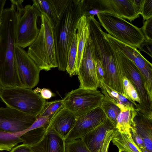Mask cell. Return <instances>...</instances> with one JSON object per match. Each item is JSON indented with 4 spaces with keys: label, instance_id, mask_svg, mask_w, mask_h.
Masks as SVG:
<instances>
[{
    "label": "cell",
    "instance_id": "1",
    "mask_svg": "<svg viewBox=\"0 0 152 152\" xmlns=\"http://www.w3.org/2000/svg\"><path fill=\"white\" fill-rule=\"evenodd\" d=\"M16 6L4 8L0 26V83L2 88L22 87L15 64Z\"/></svg>",
    "mask_w": 152,
    "mask_h": 152
},
{
    "label": "cell",
    "instance_id": "2",
    "mask_svg": "<svg viewBox=\"0 0 152 152\" xmlns=\"http://www.w3.org/2000/svg\"><path fill=\"white\" fill-rule=\"evenodd\" d=\"M83 15L81 0H69L54 27L56 56L59 70L66 71L69 50L76 32L78 21Z\"/></svg>",
    "mask_w": 152,
    "mask_h": 152
},
{
    "label": "cell",
    "instance_id": "3",
    "mask_svg": "<svg viewBox=\"0 0 152 152\" xmlns=\"http://www.w3.org/2000/svg\"><path fill=\"white\" fill-rule=\"evenodd\" d=\"M40 31L27 53L40 70L48 71L57 67L54 37V26L48 16L41 13Z\"/></svg>",
    "mask_w": 152,
    "mask_h": 152
},
{
    "label": "cell",
    "instance_id": "4",
    "mask_svg": "<svg viewBox=\"0 0 152 152\" xmlns=\"http://www.w3.org/2000/svg\"><path fill=\"white\" fill-rule=\"evenodd\" d=\"M112 49L121 77L125 76L129 80L140 99L141 104L137 111L147 118L152 119V94L149 92L140 72L123 53Z\"/></svg>",
    "mask_w": 152,
    "mask_h": 152
},
{
    "label": "cell",
    "instance_id": "5",
    "mask_svg": "<svg viewBox=\"0 0 152 152\" xmlns=\"http://www.w3.org/2000/svg\"><path fill=\"white\" fill-rule=\"evenodd\" d=\"M96 15L100 25L108 34L119 41L139 49L145 39L140 28L124 18L107 12Z\"/></svg>",
    "mask_w": 152,
    "mask_h": 152
},
{
    "label": "cell",
    "instance_id": "6",
    "mask_svg": "<svg viewBox=\"0 0 152 152\" xmlns=\"http://www.w3.org/2000/svg\"><path fill=\"white\" fill-rule=\"evenodd\" d=\"M0 98L7 107L36 116L41 113L46 102L31 89L19 87L2 88Z\"/></svg>",
    "mask_w": 152,
    "mask_h": 152
},
{
    "label": "cell",
    "instance_id": "7",
    "mask_svg": "<svg viewBox=\"0 0 152 152\" xmlns=\"http://www.w3.org/2000/svg\"><path fill=\"white\" fill-rule=\"evenodd\" d=\"M16 7L15 45L24 49L30 46L37 37L40 31L37 22L41 14L33 5L27 4L24 7L22 5Z\"/></svg>",
    "mask_w": 152,
    "mask_h": 152
},
{
    "label": "cell",
    "instance_id": "8",
    "mask_svg": "<svg viewBox=\"0 0 152 152\" xmlns=\"http://www.w3.org/2000/svg\"><path fill=\"white\" fill-rule=\"evenodd\" d=\"M104 97L97 89L79 87L69 92L63 100L64 107L77 117L100 107Z\"/></svg>",
    "mask_w": 152,
    "mask_h": 152
},
{
    "label": "cell",
    "instance_id": "9",
    "mask_svg": "<svg viewBox=\"0 0 152 152\" xmlns=\"http://www.w3.org/2000/svg\"><path fill=\"white\" fill-rule=\"evenodd\" d=\"M15 64L17 73L23 87L34 88L39 80L40 70L23 49L15 46Z\"/></svg>",
    "mask_w": 152,
    "mask_h": 152
},
{
    "label": "cell",
    "instance_id": "10",
    "mask_svg": "<svg viewBox=\"0 0 152 152\" xmlns=\"http://www.w3.org/2000/svg\"><path fill=\"white\" fill-rule=\"evenodd\" d=\"M104 36L111 47L123 53L137 66L146 81L148 90L152 94V64L137 48L116 39L105 32Z\"/></svg>",
    "mask_w": 152,
    "mask_h": 152
},
{
    "label": "cell",
    "instance_id": "11",
    "mask_svg": "<svg viewBox=\"0 0 152 152\" xmlns=\"http://www.w3.org/2000/svg\"><path fill=\"white\" fill-rule=\"evenodd\" d=\"M37 116L7 107H0V129L13 134L24 131L35 121Z\"/></svg>",
    "mask_w": 152,
    "mask_h": 152
},
{
    "label": "cell",
    "instance_id": "12",
    "mask_svg": "<svg viewBox=\"0 0 152 152\" xmlns=\"http://www.w3.org/2000/svg\"><path fill=\"white\" fill-rule=\"evenodd\" d=\"M107 118L104 113L100 107L77 117L75 124L66 138L65 141L81 138L104 122Z\"/></svg>",
    "mask_w": 152,
    "mask_h": 152
},
{
    "label": "cell",
    "instance_id": "13",
    "mask_svg": "<svg viewBox=\"0 0 152 152\" xmlns=\"http://www.w3.org/2000/svg\"><path fill=\"white\" fill-rule=\"evenodd\" d=\"M96 66V61L92 53L88 37L77 72L80 82L79 88L94 89L99 87Z\"/></svg>",
    "mask_w": 152,
    "mask_h": 152
},
{
    "label": "cell",
    "instance_id": "14",
    "mask_svg": "<svg viewBox=\"0 0 152 152\" xmlns=\"http://www.w3.org/2000/svg\"><path fill=\"white\" fill-rule=\"evenodd\" d=\"M94 5L97 13H110L131 22L139 16L134 7L132 0H94Z\"/></svg>",
    "mask_w": 152,
    "mask_h": 152
},
{
    "label": "cell",
    "instance_id": "15",
    "mask_svg": "<svg viewBox=\"0 0 152 152\" xmlns=\"http://www.w3.org/2000/svg\"><path fill=\"white\" fill-rule=\"evenodd\" d=\"M77 117L64 106L53 114L47 128L51 129L65 140L75 124Z\"/></svg>",
    "mask_w": 152,
    "mask_h": 152
},
{
    "label": "cell",
    "instance_id": "16",
    "mask_svg": "<svg viewBox=\"0 0 152 152\" xmlns=\"http://www.w3.org/2000/svg\"><path fill=\"white\" fill-rule=\"evenodd\" d=\"M65 140L51 128H46L42 139L29 146L33 152H66Z\"/></svg>",
    "mask_w": 152,
    "mask_h": 152
},
{
    "label": "cell",
    "instance_id": "17",
    "mask_svg": "<svg viewBox=\"0 0 152 152\" xmlns=\"http://www.w3.org/2000/svg\"><path fill=\"white\" fill-rule=\"evenodd\" d=\"M115 129L107 118L106 121L81 139L91 152H98L107 131Z\"/></svg>",
    "mask_w": 152,
    "mask_h": 152
},
{
    "label": "cell",
    "instance_id": "18",
    "mask_svg": "<svg viewBox=\"0 0 152 152\" xmlns=\"http://www.w3.org/2000/svg\"><path fill=\"white\" fill-rule=\"evenodd\" d=\"M33 5L47 15L55 26L69 0H33Z\"/></svg>",
    "mask_w": 152,
    "mask_h": 152
},
{
    "label": "cell",
    "instance_id": "19",
    "mask_svg": "<svg viewBox=\"0 0 152 152\" xmlns=\"http://www.w3.org/2000/svg\"><path fill=\"white\" fill-rule=\"evenodd\" d=\"M132 125L142 139L145 149L148 152H152V119L136 110Z\"/></svg>",
    "mask_w": 152,
    "mask_h": 152
},
{
    "label": "cell",
    "instance_id": "20",
    "mask_svg": "<svg viewBox=\"0 0 152 152\" xmlns=\"http://www.w3.org/2000/svg\"><path fill=\"white\" fill-rule=\"evenodd\" d=\"M76 34L77 45L76 66L77 72L89 34V25L86 16H82L79 20L77 26Z\"/></svg>",
    "mask_w": 152,
    "mask_h": 152
},
{
    "label": "cell",
    "instance_id": "21",
    "mask_svg": "<svg viewBox=\"0 0 152 152\" xmlns=\"http://www.w3.org/2000/svg\"><path fill=\"white\" fill-rule=\"evenodd\" d=\"M99 87L104 96L114 103L121 109H136V106L123 95L105 85L103 81L99 82Z\"/></svg>",
    "mask_w": 152,
    "mask_h": 152
},
{
    "label": "cell",
    "instance_id": "22",
    "mask_svg": "<svg viewBox=\"0 0 152 152\" xmlns=\"http://www.w3.org/2000/svg\"><path fill=\"white\" fill-rule=\"evenodd\" d=\"M136 110L126 109L121 110L117 118L115 127L118 132L132 135L131 129Z\"/></svg>",
    "mask_w": 152,
    "mask_h": 152
},
{
    "label": "cell",
    "instance_id": "23",
    "mask_svg": "<svg viewBox=\"0 0 152 152\" xmlns=\"http://www.w3.org/2000/svg\"><path fill=\"white\" fill-rule=\"evenodd\" d=\"M118 150H125L129 152H142L134 142L132 135L118 132L116 129L112 140Z\"/></svg>",
    "mask_w": 152,
    "mask_h": 152
},
{
    "label": "cell",
    "instance_id": "24",
    "mask_svg": "<svg viewBox=\"0 0 152 152\" xmlns=\"http://www.w3.org/2000/svg\"><path fill=\"white\" fill-rule=\"evenodd\" d=\"M23 132L13 134L0 129V151H10L18 143L21 142L20 137Z\"/></svg>",
    "mask_w": 152,
    "mask_h": 152
},
{
    "label": "cell",
    "instance_id": "25",
    "mask_svg": "<svg viewBox=\"0 0 152 152\" xmlns=\"http://www.w3.org/2000/svg\"><path fill=\"white\" fill-rule=\"evenodd\" d=\"M100 107L104 113L107 118L115 129L117 118L121 111L120 108L104 96Z\"/></svg>",
    "mask_w": 152,
    "mask_h": 152
},
{
    "label": "cell",
    "instance_id": "26",
    "mask_svg": "<svg viewBox=\"0 0 152 152\" xmlns=\"http://www.w3.org/2000/svg\"><path fill=\"white\" fill-rule=\"evenodd\" d=\"M77 40L76 33L74 34L68 52L66 71L69 76L77 75L76 60L77 52Z\"/></svg>",
    "mask_w": 152,
    "mask_h": 152
},
{
    "label": "cell",
    "instance_id": "27",
    "mask_svg": "<svg viewBox=\"0 0 152 152\" xmlns=\"http://www.w3.org/2000/svg\"><path fill=\"white\" fill-rule=\"evenodd\" d=\"M46 128L40 127L31 130L22 134L20 138L23 144L30 146L37 143L42 138Z\"/></svg>",
    "mask_w": 152,
    "mask_h": 152
},
{
    "label": "cell",
    "instance_id": "28",
    "mask_svg": "<svg viewBox=\"0 0 152 152\" xmlns=\"http://www.w3.org/2000/svg\"><path fill=\"white\" fill-rule=\"evenodd\" d=\"M124 96L134 104L136 106L137 110L141 104V101L135 88L125 76H122Z\"/></svg>",
    "mask_w": 152,
    "mask_h": 152
},
{
    "label": "cell",
    "instance_id": "29",
    "mask_svg": "<svg viewBox=\"0 0 152 152\" xmlns=\"http://www.w3.org/2000/svg\"><path fill=\"white\" fill-rule=\"evenodd\" d=\"M64 106L63 99L56 100L45 103L43 110L37 116H52L60 108Z\"/></svg>",
    "mask_w": 152,
    "mask_h": 152
},
{
    "label": "cell",
    "instance_id": "30",
    "mask_svg": "<svg viewBox=\"0 0 152 152\" xmlns=\"http://www.w3.org/2000/svg\"><path fill=\"white\" fill-rule=\"evenodd\" d=\"M66 152H91L81 138L66 142Z\"/></svg>",
    "mask_w": 152,
    "mask_h": 152
},
{
    "label": "cell",
    "instance_id": "31",
    "mask_svg": "<svg viewBox=\"0 0 152 152\" xmlns=\"http://www.w3.org/2000/svg\"><path fill=\"white\" fill-rule=\"evenodd\" d=\"M115 129L107 131L105 134L103 142L98 152H108L110 143L114 136Z\"/></svg>",
    "mask_w": 152,
    "mask_h": 152
},
{
    "label": "cell",
    "instance_id": "32",
    "mask_svg": "<svg viewBox=\"0 0 152 152\" xmlns=\"http://www.w3.org/2000/svg\"><path fill=\"white\" fill-rule=\"evenodd\" d=\"M140 15L144 20L152 18V0H144Z\"/></svg>",
    "mask_w": 152,
    "mask_h": 152
},
{
    "label": "cell",
    "instance_id": "33",
    "mask_svg": "<svg viewBox=\"0 0 152 152\" xmlns=\"http://www.w3.org/2000/svg\"><path fill=\"white\" fill-rule=\"evenodd\" d=\"M140 29L145 39L152 41V18L145 21Z\"/></svg>",
    "mask_w": 152,
    "mask_h": 152
},
{
    "label": "cell",
    "instance_id": "34",
    "mask_svg": "<svg viewBox=\"0 0 152 152\" xmlns=\"http://www.w3.org/2000/svg\"><path fill=\"white\" fill-rule=\"evenodd\" d=\"M131 134L133 140L141 151L145 149L142 139L137 132L134 127L132 125Z\"/></svg>",
    "mask_w": 152,
    "mask_h": 152
},
{
    "label": "cell",
    "instance_id": "35",
    "mask_svg": "<svg viewBox=\"0 0 152 152\" xmlns=\"http://www.w3.org/2000/svg\"><path fill=\"white\" fill-rule=\"evenodd\" d=\"M140 51H143L152 57V41L145 39L140 46Z\"/></svg>",
    "mask_w": 152,
    "mask_h": 152
},
{
    "label": "cell",
    "instance_id": "36",
    "mask_svg": "<svg viewBox=\"0 0 152 152\" xmlns=\"http://www.w3.org/2000/svg\"><path fill=\"white\" fill-rule=\"evenodd\" d=\"M33 91L36 93H40V95L44 99H49L54 96V94L49 89L46 88L41 89L37 87Z\"/></svg>",
    "mask_w": 152,
    "mask_h": 152
},
{
    "label": "cell",
    "instance_id": "37",
    "mask_svg": "<svg viewBox=\"0 0 152 152\" xmlns=\"http://www.w3.org/2000/svg\"><path fill=\"white\" fill-rule=\"evenodd\" d=\"M96 73L97 77L99 82L103 81L104 72L103 68L101 62L99 60L96 61Z\"/></svg>",
    "mask_w": 152,
    "mask_h": 152
},
{
    "label": "cell",
    "instance_id": "38",
    "mask_svg": "<svg viewBox=\"0 0 152 152\" xmlns=\"http://www.w3.org/2000/svg\"><path fill=\"white\" fill-rule=\"evenodd\" d=\"M10 152H33L30 147L24 144L13 148Z\"/></svg>",
    "mask_w": 152,
    "mask_h": 152
},
{
    "label": "cell",
    "instance_id": "39",
    "mask_svg": "<svg viewBox=\"0 0 152 152\" xmlns=\"http://www.w3.org/2000/svg\"><path fill=\"white\" fill-rule=\"evenodd\" d=\"M144 0H132L134 7L137 14L140 15L144 3Z\"/></svg>",
    "mask_w": 152,
    "mask_h": 152
},
{
    "label": "cell",
    "instance_id": "40",
    "mask_svg": "<svg viewBox=\"0 0 152 152\" xmlns=\"http://www.w3.org/2000/svg\"><path fill=\"white\" fill-rule=\"evenodd\" d=\"M6 1V0H0V26L1 23L2 14Z\"/></svg>",
    "mask_w": 152,
    "mask_h": 152
},
{
    "label": "cell",
    "instance_id": "41",
    "mask_svg": "<svg viewBox=\"0 0 152 152\" xmlns=\"http://www.w3.org/2000/svg\"><path fill=\"white\" fill-rule=\"evenodd\" d=\"M119 152H129V151L123 149H120L119 150Z\"/></svg>",
    "mask_w": 152,
    "mask_h": 152
},
{
    "label": "cell",
    "instance_id": "42",
    "mask_svg": "<svg viewBox=\"0 0 152 152\" xmlns=\"http://www.w3.org/2000/svg\"><path fill=\"white\" fill-rule=\"evenodd\" d=\"M2 88L1 86V84L0 83V93L1 90H2Z\"/></svg>",
    "mask_w": 152,
    "mask_h": 152
}]
</instances>
